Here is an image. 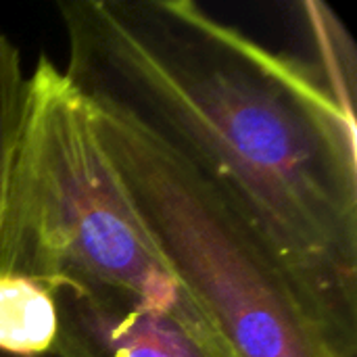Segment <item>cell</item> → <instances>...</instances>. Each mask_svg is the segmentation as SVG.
Here are the masks:
<instances>
[{"instance_id":"cell-4","label":"cell","mask_w":357,"mask_h":357,"mask_svg":"<svg viewBox=\"0 0 357 357\" xmlns=\"http://www.w3.org/2000/svg\"><path fill=\"white\" fill-rule=\"evenodd\" d=\"M59 357H236L218 331L136 293L54 282Z\"/></svg>"},{"instance_id":"cell-5","label":"cell","mask_w":357,"mask_h":357,"mask_svg":"<svg viewBox=\"0 0 357 357\" xmlns=\"http://www.w3.org/2000/svg\"><path fill=\"white\" fill-rule=\"evenodd\" d=\"M59 333L52 291L38 280L0 274V351L38 357L54 351Z\"/></svg>"},{"instance_id":"cell-2","label":"cell","mask_w":357,"mask_h":357,"mask_svg":"<svg viewBox=\"0 0 357 357\" xmlns=\"http://www.w3.org/2000/svg\"><path fill=\"white\" fill-rule=\"evenodd\" d=\"M0 213V274L92 282L136 293L186 318L207 316L138 220L82 94L40 54Z\"/></svg>"},{"instance_id":"cell-1","label":"cell","mask_w":357,"mask_h":357,"mask_svg":"<svg viewBox=\"0 0 357 357\" xmlns=\"http://www.w3.org/2000/svg\"><path fill=\"white\" fill-rule=\"evenodd\" d=\"M65 77L207 176L357 357L356 109L192 0L59 2Z\"/></svg>"},{"instance_id":"cell-7","label":"cell","mask_w":357,"mask_h":357,"mask_svg":"<svg viewBox=\"0 0 357 357\" xmlns=\"http://www.w3.org/2000/svg\"><path fill=\"white\" fill-rule=\"evenodd\" d=\"M0 357H17V356H8V354H2L0 351ZM38 357H59L54 351H50V354H46V356H38Z\"/></svg>"},{"instance_id":"cell-6","label":"cell","mask_w":357,"mask_h":357,"mask_svg":"<svg viewBox=\"0 0 357 357\" xmlns=\"http://www.w3.org/2000/svg\"><path fill=\"white\" fill-rule=\"evenodd\" d=\"M27 92L29 79L23 73L19 48L0 33V213L23 132Z\"/></svg>"},{"instance_id":"cell-3","label":"cell","mask_w":357,"mask_h":357,"mask_svg":"<svg viewBox=\"0 0 357 357\" xmlns=\"http://www.w3.org/2000/svg\"><path fill=\"white\" fill-rule=\"evenodd\" d=\"M96 140L161 259L236 357H343L261 232L207 176L123 117Z\"/></svg>"}]
</instances>
